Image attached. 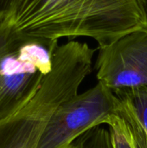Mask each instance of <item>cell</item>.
<instances>
[{
    "label": "cell",
    "instance_id": "obj_1",
    "mask_svg": "<svg viewBox=\"0 0 147 148\" xmlns=\"http://www.w3.org/2000/svg\"><path fill=\"white\" fill-rule=\"evenodd\" d=\"M141 29H147V21L139 0H29L9 37L88 36L104 48Z\"/></svg>",
    "mask_w": 147,
    "mask_h": 148
},
{
    "label": "cell",
    "instance_id": "obj_2",
    "mask_svg": "<svg viewBox=\"0 0 147 148\" xmlns=\"http://www.w3.org/2000/svg\"><path fill=\"white\" fill-rule=\"evenodd\" d=\"M92 71V56L81 47L60 45L52 69L34 96L16 114L0 121V148H37L58 107L78 94Z\"/></svg>",
    "mask_w": 147,
    "mask_h": 148
},
{
    "label": "cell",
    "instance_id": "obj_3",
    "mask_svg": "<svg viewBox=\"0 0 147 148\" xmlns=\"http://www.w3.org/2000/svg\"><path fill=\"white\" fill-rule=\"evenodd\" d=\"M58 46V40L9 37L0 47V121L34 96L52 69Z\"/></svg>",
    "mask_w": 147,
    "mask_h": 148
},
{
    "label": "cell",
    "instance_id": "obj_4",
    "mask_svg": "<svg viewBox=\"0 0 147 148\" xmlns=\"http://www.w3.org/2000/svg\"><path fill=\"white\" fill-rule=\"evenodd\" d=\"M118 98L99 82L62 103L48 122L37 148H67L89 129L117 114Z\"/></svg>",
    "mask_w": 147,
    "mask_h": 148
},
{
    "label": "cell",
    "instance_id": "obj_5",
    "mask_svg": "<svg viewBox=\"0 0 147 148\" xmlns=\"http://www.w3.org/2000/svg\"><path fill=\"white\" fill-rule=\"evenodd\" d=\"M97 79L113 92L147 87V29L128 33L100 48Z\"/></svg>",
    "mask_w": 147,
    "mask_h": 148
},
{
    "label": "cell",
    "instance_id": "obj_6",
    "mask_svg": "<svg viewBox=\"0 0 147 148\" xmlns=\"http://www.w3.org/2000/svg\"><path fill=\"white\" fill-rule=\"evenodd\" d=\"M117 115L129 126L138 148H147V87L115 91Z\"/></svg>",
    "mask_w": 147,
    "mask_h": 148
},
{
    "label": "cell",
    "instance_id": "obj_7",
    "mask_svg": "<svg viewBox=\"0 0 147 148\" xmlns=\"http://www.w3.org/2000/svg\"><path fill=\"white\" fill-rule=\"evenodd\" d=\"M29 0H0V47L4 44L11 28Z\"/></svg>",
    "mask_w": 147,
    "mask_h": 148
},
{
    "label": "cell",
    "instance_id": "obj_8",
    "mask_svg": "<svg viewBox=\"0 0 147 148\" xmlns=\"http://www.w3.org/2000/svg\"><path fill=\"white\" fill-rule=\"evenodd\" d=\"M69 148H114L111 133L103 125L94 127L78 137Z\"/></svg>",
    "mask_w": 147,
    "mask_h": 148
},
{
    "label": "cell",
    "instance_id": "obj_9",
    "mask_svg": "<svg viewBox=\"0 0 147 148\" xmlns=\"http://www.w3.org/2000/svg\"><path fill=\"white\" fill-rule=\"evenodd\" d=\"M110 130L114 148H138L127 123L117 114L112 115L107 125Z\"/></svg>",
    "mask_w": 147,
    "mask_h": 148
},
{
    "label": "cell",
    "instance_id": "obj_10",
    "mask_svg": "<svg viewBox=\"0 0 147 148\" xmlns=\"http://www.w3.org/2000/svg\"><path fill=\"white\" fill-rule=\"evenodd\" d=\"M139 3L141 5V8L144 11V14L147 21V0H139Z\"/></svg>",
    "mask_w": 147,
    "mask_h": 148
},
{
    "label": "cell",
    "instance_id": "obj_11",
    "mask_svg": "<svg viewBox=\"0 0 147 148\" xmlns=\"http://www.w3.org/2000/svg\"><path fill=\"white\" fill-rule=\"evenodd\" d=\"M67 148H69V147H67Z\"/></svg>",
    "mask_w": 147,
    "mask_h": 148
}]
</instances>
